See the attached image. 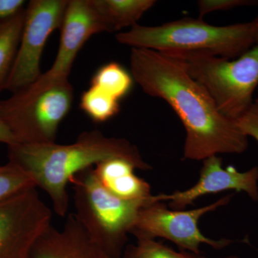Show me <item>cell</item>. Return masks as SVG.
<instances>
[{"label":"cell","instance_id":"cell-1","mask_svg":"<svg viewBox=\"0 0 258 258\" xmlns=\"http://www.w3.org/2000/svg\"><path fill=\"white\" fill-rule=\"evenodd\" d=\"M131 74L149 96L164 100L184 125V159L205 160L220 154H240L248 137L219 111L201 83L174 58L157 51L132 48Z\"/></svg>","mask_w":258,"mask_h":258},{"label":"cell","instance_id":"cell-2","mask_svg":"<svg viewBox=\"0 0 258 258\" xmlns=\"http://www.w3.org/2000/svg\"><path fill=\"white\" fill-rule=\"evenodd\" d=\"M9 161L31 176L47 194L54 211L66 217L69 208L67 186L73 176L111 158L130 161L137 169H152L138 148L125 139L108 137L100 131L80 134L74 144H17L8 147Z\"/></svg>","mask_w":258,"mask_h":258},{"label":"cell","instance_id":"cell-3","mask_svg":"<svg viewBox=\"0 0 258 258\" xmlns=\"http://www.w3.org/2000/svg\"><path fill=\"white\" fill-rule=\"evenodd\" d=\"M257 21L216 26L202 19L184 18L157 26L137 25L115 35L117 41L132 48L161 53L203 52L226 59L239 57L257 40Z\"/></svg>","mask_w":258,"mask_h":258},{"label":"cell","instance_id":"cell-4","mask_svg":"<svg viewBox=\"0 0 258 258\" xmlns=\"http://www.w3.org/2000/svg\"><path fill=\"white\" fill-rule=\"evenodd\" d=\"M94 167L73 176L75 217L93 242L112 258H121L128 235L139 212L152 203L147 200L127 201L107 191L95 175Z\"/></svg>","mask_w":258,"mask_h":258},{"label":"cell","instance_id":"cell-5","mask_svg":"<svg viewBox=\"0 0 258 258\" xmlns=\"http://www.w3.org/2000/svg\"><path fill=\"white\" fill-rule=\"evenodd\" d=\"M255 18L258 26V14ZM166 55L177 61L206 88L219 111L227 118L237 120L252 105L258 87V27L253 46L236 58L226 59L203 52Z\"/></svg>","mask_w":258,"mask_h":258},{"label":"cell","instance_id":"cell-6","mask_svg":"<svg viewBox=\"0 0 258 258\" xmlns=\"http://www.w3.org/2000/svg\"><path fill=\"white\" fill-rule=\"evenodd\" d=\"M74 98L69 81L32 96L17 92L0 101V115L18 144L53 143Z\"/></svg>","mask_w":258,"mask_h":258},{"label":"cell","instance_id":"cell-7","mask_svg":"<svg viewBox=\"0 0 258 258\" xmlns=\"http://www.w3.org/2000/svg\"><path fill=\"white\" fill-rule=\"evenodd\" d=\"M154 196V195H153ZM233 195L223 197L215 203L190 210H169L163 202L153 201L139 212L130 234L137 240L166 239L182 250L201 254L200 245L206 244L217 250L225 248L235 240H214L204 235L198 223L204 215L228 205Z\"/></svg>","mask_w":258,"mask_h":258},{"label":"cell","instance_id":"cell-8","mask_svg":"<svg viewBox=\"0 0 258 258\" xmlns=\"http://www.w3.org/2000/svg\"><path fill=\"white\" fill-rule=\"evenodd\" d=\"M68 0H32L25 9L18 52L5 90L15 93L28 87L42 75L40 62L51 34L61 28Z\"/></svg>","mask_w":258,"mask_h":258},{"label":"cell","instance_id":"cell-9","mask_svg":"<svg viewBox=\"0 0 258 258\" xmlns=\"http://www.w3.org/2000/svg\"><path fill=\"white\" fill-rule=\"evenodd\" d=\"M36 188L0 202V258H30L35 242L52 225V210Z\"/></svg>","mask_w":258,"mask_h":258},{"label":"cell","instance_id":"cell-10","mask_svg":"<svg viewBox=\"0 0 258 258\" xmlns=\"http://www.w3.org/2000/svg\"><path fill=\"white\" fill-rule=\"evenodd\" d=\"M60 29V45L50 69L21 92L32 96L69 81L73 64L85 43L93 35L106 32L91 0H69Z\"/></svg>","mask_w":258,"mask_h":258},{"label":"cell","instance_id":"cell-11","mask_svg":"<svg viewBox=\"0 0 258 258\" xmlns=\"http://www.w3.org/2000/svg\"><path fill=\"white\" fill-rule=\"evenodd\" d=\"M233 190L244 192L253 201L258 202V167L241 172L233 166L222 167V158L212 156L203 160L198 182L184 191H174L170 195H154L156 202H169L172 210H181L193 205L199 198L205 195Z\"/></svg>","mask_w":258,"mask_h":258},{"label":"cell","instance_id":"cell-12","mask_svg":"<svg viewBox=\"0 0 258 258\" xmlns=\"http://www.w3.org/2000/svg\"><path fill=\"white\" fill-rule=\"evenodd\" d=\"M30 258L112 257L91 241L74 214H71L62 230L51 225L40 236Z\"/></svg>","mask_w":258,"mask_h":258},{"label":"cell","instance_id":"cell-13","mask_svg":"<svg viewBox=\"0 0 258 258\" xmlns=\"http://www.w3.org/2000/svg\"><path fill=\"white\" fill-rule=\"evenodd\" d=\"M137 169L130 161L111 158L95 166V175L112 195L127 201L147 200L152 196L151 186L135 174Z\"/></svg>","mask_w":258,"mask_h":258},{"label":"cell","instance_id":"cell-14","mask_svg":"<svg viewBox=\"0 0 258 258\" xmlns=\"http://www.w3.org/2000/svg\"><path fill=\"white\" fill-rule=\"evenodd\" d=\"M106 32L119 31L137 25L157 2L154 0H91Z\"/></svg>","mask_w":258,"mask_h":258},{"label":"cell","instance_id":"cell-15","mask_svg":"<svg viewBox=\"0 0 258 258\" xmlns=\"http://www.w3.org/2000/svg\"><path fill=\"white\" fill-rule=\"evenodd\" d=\"M25 10L15 18L0 23V92L5 90L18 52Z\"/></svg>","mask_w":258,"mask_h":258},{"label":"cell","instance_id":"cell-16","mask_svg":"<svg viewBox=\"0 0 258 258\" xmlns=\"http://www.w3.org/2000/svg\"><path fill=\"white\" fill-rule=\"evenodd\" d=\"M134 79L119 63L111 62L101 66L93 75L91 86L100 88L119 101L126 96L133 86Z\"/></svg>","mask_w":258,"mask_h":258},{"label":"cell","instance_id":"cell-17","mask_svg":"<svg viewBox=\"0 0 258 258\" xmlns=\"http://www.w3.org/2000/svg\"><path fill=\"white\" fill-rule=\"evenodd\" d=\"M80 108L93 121L103 123L118 114L120 104L114 97L91 85L81 97Z\"/></svg>","mask_w":258,"mask_h":258},{"label":"cell","instance_id":"cell-18","mask_svg":"<svg viewBox=\"0 0 258 258\" xmlns=\"http://www.w3.org/2000/svg\"><path fill=\"white\" fill-rule=\"evenodd\" d=\"M121 258H208L202 254L188 251L180 252L155 240H138L137 243L127 244Z\"/></svg>","mask_w":258,"mask_h":258},{"label":"cell","instance_id":"cell-19","mask_svg":"<svg viewBox=\"0 0 258 258\" xmlns=\"http://www.w3.org/2000/svg\"><path fill=\"white\" fill-rule=\"evenodd\" d=\"M34 187L33 179L20 166L10 161L0 165V202Z\"/></svg>","mask_w":258,"mask_h":258},{"label":"cell","instance_id":"cell-20","mask_svg":"<svg viewBox=\"0 0 258 258\" xmlns=\"http://www.w3.org/2000/svg\"><path fill=\"white\" fill-rule=\"evenodd\" d=\"M256 5H258V0H200L198 3L199 18L202 19L213 12Z\"/></svg>","mask_w":258,"mask_h":258},{"label":"cell","instance_id":"cell-21","mask_svg":"<svg viewBox=\"0 0 258 258\" xmlns=\"http://www.w3.org/2000/svg\"><path fill=\"white\" fill-rule=\"evenodd\" d=\"M237 126L247 137H252L258 143V97L248 110L236 120Z\"/></svg>","mask_w":258,"mask_h":258},{"label":"cell","instance_id":"cell-22","mask_svg":"<svg viewBox=\"0 0 258 258\" xmlns=\"http://www.w3.org/2000/svg\"><path fill=\"white\" fill-rule=\"evenodd\" d=\"M24 0H0V23L15 18L23 11Z\"/></svg>","mask_w":258,"mask_h":258},{"label":"cell","instance_id":"cell-23","mask_svg":"<svg viewBox=\"0 0 258 258\" xmlns=\"http://www.w3.org/2000/svg\"><path fill=\"white\" fill-rule=\"evenodd\" d=\"M0 143L6 144L8 147L18 144L15 136L9 126L0 115Z\"/></svg>","mask_w":258,"mask_h":258},{"label":"cell","instance_id":"cell-24","mask_svg":"<svg viewBox=\"0 0 258 258\" xmlns=\"http://www.w3.org/2000/svg\"><path fill=\"white\" fill-rule=\"evenodd\" d=\"M222 258H239V257H237V256H235V255H229V256H227V257H222Z\"/></svg>","mask_w":258,"mask_h":258}]
</instances>
